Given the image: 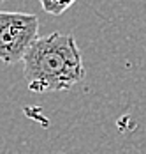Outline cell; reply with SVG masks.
I'll return each instance as SVG.
<instances>
[{
    "label": "cell",
    "mask_w": 146,
    "mask_h": 154,
    "mask_svg": "<svg viewBox=\"0 0 146 154\" xmlns=\"http://www.w3.org/2000/svg\"><path fill=\"white\" fill-rule=\"evenodd\" d=\"M25 82L32 92H62L85 78L77 43L71 34L37 37L23 57Z\"/></svg>",
    "instance_id": "1"
},
{
    "label": "cell",
    "mask_w": 146,
    "mask_h": 154,
    "mask_svg": "<svg viewBox=\"0 0 146 154\" xmlns=\"http://www.w3.org/2000/svg\"><path fill=\"white\" fill-rule=\"evenodd\" d=\"M39 35V18L28 13L0 11V60L18 64Z\"/></svg>",
    "instance_id": "2"
},
{
    "label": "cell",
    "mask_w": 146,
    "mask_h": 154,
    "mask_svg": "<svg viewBox=\"0 0 146 154\" xmlns=\"http://www.w3.org/2000/svg\"><path fill=\"white\" fill-rule=\"evenodd\" d=\"M76 0H41V5L46 13L58 16L62 13H65Z\"/></svg>",
    "instance_id": "3"
}]
</instances>
